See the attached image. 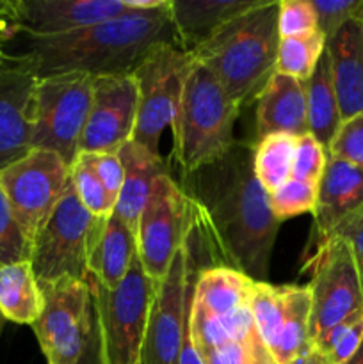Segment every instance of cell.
<instances>
[{"label":"cell","instance_id":"obj_1","mask_svg":"<svg viewBox=\"0 0 363 364\" xmlns=\"http://www.w3.org/2000/svg\"><path fill=\"white\" fill-rule=\"evenodd\" d=\"M255 144H237L219 160L182 176L180 187L201 213L223 265L267 281L281 223L253 167Z\"/></svg>","mask_w":363,"mask_h":364},{"label":"cell","instance_id":"obj_2","mask_svg":"<svg viewBox=\"0 0 363 364\" xmlns=\"http://www.w3.org/2000/svg\"><path fill=\"white\" fill-rule=\"evenodd\" d=\"M23 39V53L34 60L39 77L68 71L91 77L134 73L157 45H180L169 0L157 9L130 11L68 34Z\"/></svg>","mask_w":363,"mask_h":364},{"label":"cell","instance_id":"obj_3","mask_svg":"<svg viewBox=\"0 0 363 364\" xmlns=\"http://www.w3.org/2000/svg\"><path fill=\"white\" fill-rule=\"evenodd\" d=\"M278 45V0H258L191 53L242 110L258 100L276 73Z\"/></svg>","mask_w":363,"mask_h":364},{"label":"cell","instance_id":"obj_4","mask_svg":"<svg viewBox=\"0 0 363 364\" xmlns=\"http://www.w3.org/2000/svg\"><path fill=\"white\" fill-rule=\"evenodd\" d=\"M238 116L241 107L230 98L212 71L194 59L171 124L173 156L182 176L216 162L237 144L235 123Z\"/></svg>","mask_w":363,"mask_h":364},{"label":"cell","instance_id":"obj_5","mask_svg":"<svg viewBox=\"0 0 363 364\" xmlns=\"http://www.w3.org/2000/svg\"><path fill=\"white\" fill-rule=\"evenodd\" d=\"M191 226L167 270L157 283L146 323L139 364H178L180 361L184 327L192 304L196 277L206 267L199 258L209 242V233L194 203Z\"/></svg>","mask_w":363,"mask_h":364},{"label":"cell","instance_id":"obj_6","mask_svg":"<svg viewBox=\"0 0 363 364\" xmlns=\"http://www.w3.org/2000/svg\"><path fill=\"white\" fill-rule=\"evenodd\" d=\"M95 77L80 71L39 77L32 116V148L57 153L68 166L80 153Z\"/></svg>","mask_w":363,"mask_h":364},{"label":"cell","instance_id":"obj_7","mask_svg":"<svg viewBox=\"0 0 363 364\" xmlns=\"http://www.w3.org/2000/svg\"><path fill=\"white\" fill-rule=\"evenodd\" d=\"M95 301L96 320L109 364L141 363L142 341L157 283L146 276L139 256L116 288L88 279Z\"/></svg>","mask_w":363,"mask_h":364},{"label":"cell","instance_id":"obj_8","mask_svg":"<svg viewBox=\"0 0 363 364\" xmlns=\"http://www.w3.org/2000/svg\"><path fill=\"white\" fill-rule=\"evenodd\" d=\"M194 64L191 52L174 43L157 45L135 68L139 107L132 141L160 156V137L171 128L189 70Z\"/></svg>","mask_w":363,"mask_h":364},{"label":"cell","instance_id":"obj_9","mask_svg":"<svg viewBox=\"0 0 363 364\" xmlns=\"http://www.w3.org/2000/svg\"><path fill=\"white\" fill-rule=\"evenodd\" d=\"M96 223L98 217L84 208L70 183L32 244L31 265L36 279L39 283H53L60 277L88 281Z\"/></svg>","mask_w":363,"mask_h":364},{"label":"cell","instance_id":"obj_10","mask_svg":"<svg viewBox=\"0 0 363 364\" xmlns=\"http://www.w3.org/2000/svg\"><path fill=\"white\" fill-rule=\"evenodd\" d=\"M71 183L70 166L57 153L32 148L0 169V188L31 244Z\"/></svg>","mask_w":363,"mask_h":364},{"label":"cell","instance_id":"obj_11","mask_svg":"<svg viewBox=\"0 0 363 364\" xmlns=\"http://www.w3.org/2000/svg\"><path fill=\"white\" fill-rule=\"evenodd\" d=\"M45 299L41 316L32 326L48 364H71L84 350L96 320L88 281L60 277L39 283Z\"/></svg>","mask_w":363,"mask_h":364},{"label":"cell","instance_id":"obj_12","mask_svg":"<svg viewBox=\"0 0 363 364\" xmlns=\"http://www.w3.org/2000/svg\"><path fill=\"white\" fill-rule=\"evenodd\" d=\"M308 267L312 269L310 343H315L331 327L363 311V291L354 255L344 238L331 237L317 245Z\"/></svg>","mask_w":363,"mask_h":364},{"label":"cell","instance_id":"obj_13","mask_svg":"<svg viewBox=\"0 0 363 364\" xmlns=\"http://www.w3.org/2000/svg\"><path fill=\"white\" fill-rule=\"evenodd\" d=\"M191 199L180 183L169 173L159 174L137 223L139 262L155 283L166 277L191 226Z\"/></svg>","mask_w":363,"mask_h":364},{"label":"cell","instance_id":"obj_14","mask_svg":"<svg viewBox=\"0 0 363 364\" xmlns=\"http://www.w3.org/2000/svg\"><path fill=\"white\" fill-rule=\"evenodd\" d=\"M139 89L134 73L95 77L80 153H117L135 130Z\"/></svg>","mask_w":363,"mask_h":364},{"label":"cell","instance_id":"obj_15","mask_svg":"<svg viewBox=\"0 0 363 364\" xmlns=\"http://www.w3.org/2000/svg\"><path fill=\"white\" fill-rule=\"evenodd\" d=\"M39 73L27 53L0 55V169L32 149V116Z\"/></svg>","mask_w":363,"mask_h":364},{"label":"cell","instance_id":"obj_16","mask_svg":"<svg viewBox=\"0 0 363 364\" xmlns=\"http://www.w3.org/2000/svg\"><path fill=\"white\" fill-rule=\"evenodd\" d=\"M130 11V0H18L20 36L68 34Z\"/></svg>","mask_w":363,"mask_h":364},{"label":"cell","instance_id":"obj_17","mask_svg":"<svg viewBox=\"0 0 363 364\" xmlns=\"http://www.w3.org/2000/svg\"><path fill=\"white\" fill-rule=\"evenodd\" d=\"M362 206L363 171L330 155L317 185V203L313 210V240L317 245L331 238L335 230Z\"/></svg>","mask_w":363,"mask_h":364},{"label":"cell","instance_id":"obj_18","mask_svg":"<svg viewBox=\"0 0 363 364\" xmlns=\"http://www.w3.org/2000/svg\"><path fill=\"white\" fill-rule=\"evenodd\" d=\"M342 121L363 114V18L342 25L326 43Z\"/></svg>","mask_w":363,"mask_h":364},{"label":"cell","instance_id":"obj_19","mask_svg":"<svg viewBox=\"0 0 363 364\" xmlns=\"http://www.w3.org/2000/svg\"><path fill=\"white\" fill-rule=\"evenodd\" d=\"M285 134L301 137L310 134L305 82L274 73L256 100V135Z\"/></svg>","mask_w":363,"mask_h":364},{"label":"cell","instance_id":"obj_20","mask_svg":"<svg viewBox=\"0 0 363 364\" xmlns=\"http://www.w3.org/2000/svg\"><path fill=\"white\" fill-rule=\"evenodd\" d=\"M137 258V237L116 215L98 217L89 252V277L105 288H116Z\"/></svg>","mask_w":363,"mask_h":364},{"label":"cell","instance_id":"obj_21","mask_svg":"<svg viewBox=\"0 0 363 364\" xmlns=\"http://www.w3.org/2000/svg\"><path fill=\"white\" fill-rule=\"evenodd\" d=\"M117 155L123 164L125 178L114 206V215L123 220L137 237L139 217L148 201L153 181L159 174L167 173V167L160 156L153 155L134 141H128Z\"/></svg>","mask_w":363,"mask_h":364},{"label":"cell","instance_id":"obj_22","mask_svg":"<svg viewBox=\"0 0 363 364\" xmlns=\"http://www.w3.org/2000/svg\"><path fill=\"white\" fill-rule=\"evenodd\" d=\"M256 2L258 0H169L171 18L182 48L192 52Z\"/></svg>","mask_w":363,"mask_h":364},{"label":"cell","instance_id":"obj_23","mask_svg":"<svg viewBox=\"0 0 363 364\" xmlns=\"http://www.w3.org/2000/svg\"><path fill=\"white\" fill-rule=\"evenodd\" d=\"M253 283L246 274L228 265H206L199 270L192 309L199 315L223 316L251 306Z\"/></svg>","mask_w":363,"mask_h":364},{"label":"cell","instance_id":"obj_24","mask_svg":"<svg viewBox=\"0 0 363 364\" xmlns=\"http://www.w3.org/2000/svg\"><path fill=\"white\" fill-rule=\"evenodd\" d=\"M306 110H308L310 134L330 149L335 135L342 127V114L338 107L337 92L331 75V60L327 50H324L319 64L313 70L312 77L305 82Z\"/></svg>","mask_w":363,"mask_h":364},{"label":"cell","instance_id":"obj_25","mask_svg":"<svg viewBox=\"0 0 363 364\" xmlns=\"http://www.w3.org/2000/svg\"><path fill=\"white\" fill-rule=\"evenodd\" d=\"M43 308L45 299L28 259L0 267V313L4 318L34 326Z\"/></svg>","mask_w":363,"mask_h":364},{"label":"cell","instance_id":"obj_26","mask_svg":"<svg viewBox=\"0 0 363 364\" xmlns=\"http://www.w3.org/2000/svg\"><path fill=\"white\" fill-rule=\"evenodd\" d=\"M298 137L285 134L267 135L255 144L253 167L267 194L280 188L292 178V160Z\"/></svg>","mask_w":363,"mask_h":364},{"label":"cell","instance_id":"obj_27","mask_svg":"<svg viewBox=\"0 0 363 364\" xmlns=\"http://www.w3.org/2000/svg\"><path fill=\"white\" fill-rule=\"evenodd\" d=\"M288 309V284H270L269 281H255L251 294V313L263 343L273 354Z\"/></svg>","mask_w":363,"mask_h":364},{"label":"cell","instance_id":"obj_28","mask_svg":"<svg viewBox=\"0 0 363 364\" xmlns=\"http://www.w3.org/2000/svg\"><path fill=\"white\" fill-rule=\"evenodd\" d=\"M326 36L319 28L305 36L280 39L276 71L306 82L319 64V59L326 50Z\"/></svg>","mask_w":363,"mask_h":364},{"label":"cell","instance_id":"obj_29","mask_svg":"<svg viewBox=\"0 0 363 364\" xmlns=\"http://www.w3.org/2000/svg\"><path fill=\"white\" fill-rule=\"evenodd\" d=\"M71 187L78 201L95 217H110L114 213L116 201L109 196L100 181L93 164V153H78L70 167Z\"/></svg>","mask_w":363,"mask_h":364},{"label":"cell","instance_id":"obj_30","mask_svg":"<svg viewBox=\"0 0 363 364\" xmlns=\"http://www.w3.org/2000/svg\"><path fill=\"white\" fill-rule=\"evenodd\" d=\"M203 364H278L258 331L198 352Z\"/></svg>","mask_w":363,"mask_h":364},{"label":"cell","instance_id":"obj_31","mask_svg":"<svg viewBox=\"0 0 363 364\" xmlns=\"http://www.w3.org/2000/svg\"><path fill=\"white\" fill-rule=\"evenodd\" d=\"M362 341L363 311H358L331 327L315 343H312V348L330 364H345L358 352Z\"/></svg>","mask_w":363,"mask_h":364},{"label":"cell","instance_id":"obj_32","mask_svg":"<svg viewBox=\"0 0 363 364\" xmlns=\"http://www.w3.org/2000/svg\"><path fill=\"white\" fill-rule=\"evenodd\" d=\"M269 203L274 217L280 223L302 213H313L317 203V185L290 178L287 183L270 192Z\"/></svg>","mask_w":363,"mask_h":364},{"label":"cell","instance_id":"obj_33","mask_svg":"<svg viewBox=\"0 0 363 364\" xmlns=\"http://www.w3.org/2000/svg\"><path fill=\"white\" fill-rule=\"evenodd\" d=\"M32 244L18 226L11 206L0 188V267L16 262H31Z\"/></svg>","mask_w":363,"mask_h":364},{"label":"cell","instance_id":"obj_34","mask_svg":"<svg viewBox=\"0 0 363 364\" xmlns=\"http://www.w3.org/2000/svg\"><path fill=\"white\" fill-rule=\"evenodd\" d=\"M327 156H330L327 149L312 134L301 135L295 141L294 160H292V178L306 181V183L319 185L324 167H326Z\"/></svg>","mask_w":363,"mask_h":364},{"label":"cell","instance_id":"obj_35","mask_svg":"<svg viewBox=\"0 0 363 364\" xmlns=\"http://www.w3.org/2000/svg\"><path fill=\"white\" fill-rule=\"evenodd\" d=\"M317 13L312 0H280L278 2V34L280 39L305 36L317 31Z\"/></svg>","mask_w":363,"mask_h":364},{"label":"cell","instance_id":"obj_36","mask_svg":"<svg viewBox=\"0 0 363 364\" xmlns=\"http://www.w3.org/2000/svg\"><path fill=\"white\" fill-rule=\"evenodd\" d=\"M317 27L330 39L349 20L363 18V0H312Z\"/></svg>","mask_w":363,"mask_h":364},{"label":"cell","instance_id":"obj_37","mask_svg":"<svg viewBox=\"0 0 363 364\" xmlns=\"http://www.w3.org/2000/svg\"><path fill=\"white\" fill-rule=\"evenodd\" d=\"M327 153L363 171V114L342 123Z\"/></svg>","mask_w":363,"mask_h":364},{"label":"cell","instance_id":"obj_38","mask_svg":"<svg viewBox=\"0 0 363 364\" xmlns=\"http://www.w3.org/2000/svg\"><path fill=\"white\" fill-rule=\"evenodd\" d=\"M93 164H95V171L105 191L109 192L114 201H117L125 178L120 155L117 153H93Z\"/></svg>","mask_w":363,"mask_h":364},{"label":"cell","instance_id":"obj_39","mask_svg":"<svg viewBox=\"0 0 363 364\" xmlns=\"http://www.w3.org/2000/svg\"><path fill=\"white\" fill-rule=\"evenodd\" d=\"M331 237L344 238V240H347V244L351 245L356 267H358L359 283H362L363 291V206L358 212L352 213L351 217H347V219L335 230V233L331 235Z\"/></svg>","mask_w":363,"mask_h":364},{"label":"cell","instance_id":"obj_40","mask_svg":"<svg viewBox=\"0 0 363 364\" xmlns=\"http://www.w3.org/2000/svg\"><path fill=\"white\" fill-rule=\"evenodd\" d=\"M71 364H109L105 350H103V341L102 334H100L98 320H95V326H93V331L91 334H89L88 343H85L82 354L78 355L77 361Z\"/></svg>","mask_w":363,"mask_h":364},{"label":"cell","instance_id":"obj_41","mask_svg":"<svg viewBox=\"0 0 363 364\" xmlns=\"http://www.w3.org/2000/svg\"><path fill=\"white\" fill-rule=\"evenodd\" d=\"M0 32L13 41L20 36L18 0H0Z\"/></svg>","mask_w":363,"mask_h":364},{"label":"cell","instance_id":"obj_42","mask_svg":"<svg viewBox=\"0 0 363 364\" xmlns=\"http://www.w3.org/2000/svg\"><path fill=\"white\" fill-rule=\"evenodd\" d=\"M292 364H330V363H327L326 359L322 358V355L317 354L313 348H310V350L306 352L305 355H301L299 359H295V361Z\"/></svg>","mask_w":363,"mask_h":364},{"label":"cell","instance_id":"obj_43","mask_svg":"<svg viewBox=\"0 0 363 364\" xmlns=\"http://www.w3.org/2000/svg\"><path fill=\"white\" fill-rule=\"evenodd\" d=\"M345 364H363V341H362V345H359L358 352H356V354L352 355V358L349 359Z\"/></svg>","mask_w":363,"mask_h":364},{"label":"cell","instance_id":"obj_44","mask_svg":"<svg viewBox=\"0 0 363 364\" xmlns=\"http://www.w3.org/2000/svg\"><path fill=\"white\" fill-rule=\"evenodd\" d=\"M9 41L11 39L7 38L6 34H2V32H0V55H4V53L7 52V45H9Z\"/></svg>","mask_w":363,"mask_h":364},{"label":"cell","instance_id":"obj_45","mask_svg":"<svg viewBox=\"0 0 363 364\" xmlns=\"http://www.w3.org/2000/svg\"><path fill=\"white\" fill-rule=\"evenodd\" d=\"M4 322H6V318L2 316V313H0V334H2V329H4Z\"/></svg>","mask_w":363,"mask_h":364}]
</instances>
